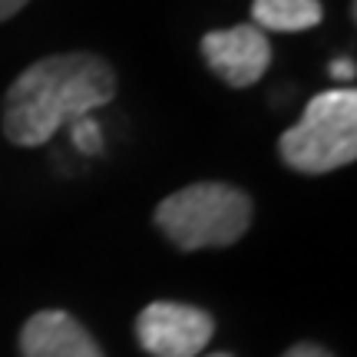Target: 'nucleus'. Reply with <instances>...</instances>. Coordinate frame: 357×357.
Returning a JSON list of instances; mask_svg holds the SVG:
<instances>
[{
    "label": "nucleus",
    "instance_id": "f03ea898",
    "mask_svg": "<svg viewBox=\"0 0 357 357\" xmlns=\"http://www.w3.org/2000/svg\"><path fill=\"white\" fill-rule=\"evenodd\" d=\"M155 225L182 252L225 248L245 238L252 225V199L229 182H195L159 202Z\"/></svg>",
    "mask_w": 357,
    "mask_h": 357
},
{
    "label": "nucleus",
    "instance_id": "39448f33",
    "mask_svg": "<svg viewBox=\"0 0 357 357\" xmlns=\"http://www.w3.org/2000/svg\"><path fill=\"white\" fill-rule=\"evenodd\" d=\"M202 56L212 73L229 86H255L271 63V43L255 24H238L229 30H212L202 37Z\"/></svg>",
    "mask_w": 357,
    "mask_h": 357
},
{
    "label": "nucleus",
    "instance_id": "9d476101",
    "mask_svg": "<svg viewBox=\"0 0 357 357\" xmlns=\"http://www.w3.org/2000/svg\"><path fill=\"white\" fill-rule=\"evenodd\" d=\"M30 0H0V20H10L13 13H20Z\"/></svg>",
    "mask_w": 357,
    "mask_h": 357
},
{
    "label": "nucleus",
    "instance_id": "0eeeda50",
    "mask_svg": "<svg viewBox=\"0 0 357 357\" xmlns=\"http://www.w3.org/2000/svg\"><path fill=\"white\" fill-rule=\"evenodd\" d=\"M324 7L321 0H255L252 3V20L265 33H301L321 24Z\"/></svg>",
    "mask_w": 357,
    "mask_h": 357
},
{
    "label": "nucleus",
    "instance_id": "f8f14e48",
    "mask_svg": "<svg viewBox=\"0 0 357 357\" xmlns=\"http://www.w3.org/2000/svg\"><path fill=\"white\" fill-rule=\"evenodd\" d=\"M205 357H231V354H225V351H218V354H205Z\"/></svg>",
    "mask_w": 357,
    "mask_h": 357
},
{
    "label": "nucleus",
    "instance_id": "423d86ee",
    "mask_svg": "<svg viewBox=\"0 0 357 357\" xmlns=\"http://www.w3.org/2000/svg\"><path fill=\"white\" fill-rule=\"evenodd\" d=\"M24 357H106L93 334L60 307L37 311L20 331Z\"/></svg>",
    "mask_w": 357,
    "mask_h": 357
},
{
    "label": "nucleus",
    "instance_id": "f257e3e1",
    "mask_svg": "<svg viewBox=\"0 0 357 357\" xmlns=\"http://www.w3.org/2000/svg\"><path fill=\"white\" fill-rule=\"evenodd\" d=\"M116 96V73L96 53H56L26 66L7 89L3 132L13 146H43Z\"/></svg>",
    "mask_w": 357,
    "mask_h": 357
},
{
    "label": "nucleus",
    "instance_id": "1a4fd4ad",
    "mask_svg": "<svg viewBox=\"0 0 357 357\" xmlns=\"http://www.w3.org/2000/svg\"><path fill=\"white\" fill-rule=\"evenodd\" d=\"M281 357H334L328 347H321V344H311V341H301V344H294L288 347Z\"/></svg>",
    "mask_w": 357,
    "mask_h": 357
},
{
    "label": "nucleus",
    "instance_id": "6e6552de",
    "mask_svg": "<svg viewBox=\"0 0 357 357\" xmlns=\"http://www.w3.org/2000/svg\"><path fill=\"white\" fill-rule=\"evenodd\" d=\"M70 136H73V146H77L79 153L96 155L102 149V129L93 116H83L77 123H70Z\"/></svg>",
    "mask_w": 357,
    "mask_h": 357
},
{
    "label": "nucleus",
    "instance_id": "9b49d317",
    "mask_svg": "<svg viewBox=\"0 0 357 357\" xmlns=\"http://www.w3.org/2000/svg\"><path fill=\"white\" fill-rule=\"evenodd\" d=\"M334 79H354V60H334Z\"/></svg>",
    "mask_w": 357,
    "mask_h": 357
},
{
    "label": "nucleus",
    "instance_id": "20e7f679",
    "mask_svg": "<svg viewBox=\"0 0 357 357\" xmlns=\"http://www.w3.org/2000/svg\"><path fill=\"white\" fill-rule=\"evenodd\" d=\"M212 334V314L182 301H153L136 318V337L149 357H199Z\"/></svg>",
    "mask_w": 357,
    "mask_h": 357
},
{
    "label": "nucleus",
    "instance_id": "7ed1b4c3",
    "mask_svg": "<svg viewBox=\"0 0 357 357\" xmlns=\"http://www.w3.org/2000/svg\"><path fill=\"white\" fill-rule=\"evenodd\" d=\"M278 153L284 166L305 176H324L344 169L357 155V93L328 89L311 96L305 116L281 132Z\"/></svg>",
    "mask_w": 357,
    "mask_h": 357
}]
</instances>
